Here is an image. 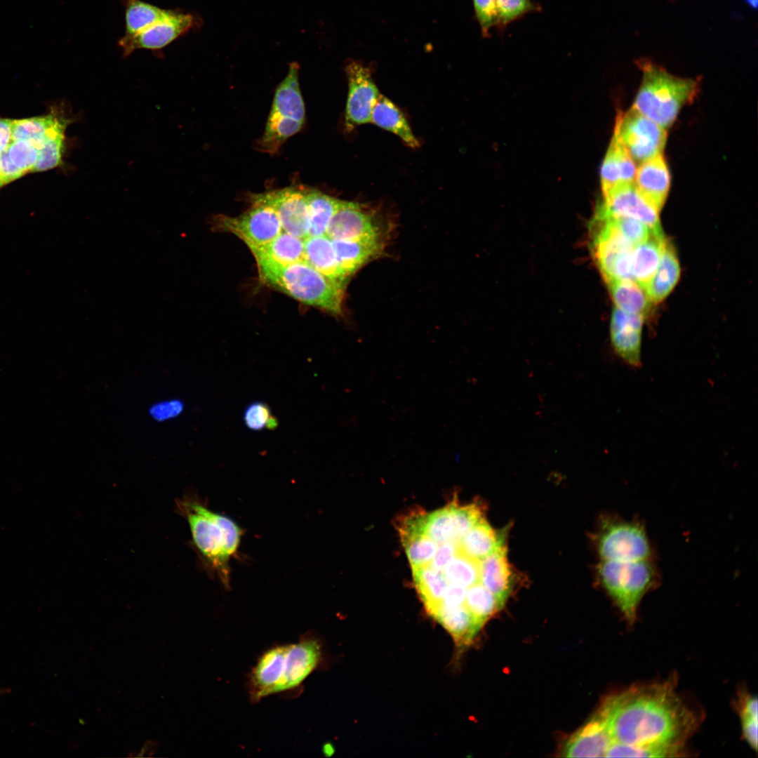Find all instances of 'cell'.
<instances>
[{
	"instance_id": "cell-31",
	"label": "cell",
	"mask_w": 758,
	"mask_h": 758,
	"mask_svg": "<svg viewBox=\"0 0 758 758\" xmlns=\"http://www.w3.org/2000/svg\"><path fill=\"white\" fill-rule=\"evenodd\" d=\"M616 308L634 314H645L651 301L645 290L632 279L616 280L607 283Z\"/></svg>"
},
{
	"instance_id": "cell-38",
	"label": "cell",
	"mask_w": 758,
	"mask_h": 758,
	"mask_svg": "<svg viewBox=\"0 0 758 758\" xmlns=\"http://www.w3.org/2000/svg\"><path fill=\"white\" fill-rule=\"evenodd\" d=\"M472 4L482 37H490L491 29L498 23L496 0H472Z\"/></svg>"
},
{
	"instance_id": "cell-5",
	"label": "cell",
	"mask_w": 758,
	"mask_h": 758,
	"mask_svg": "<svg viewBox=\"0 0 758 758\" xmlns=\"http://www.w3.org/2000/svg\"><path fill=\"white\" fill-rule=\"evenodd\" d=\"M598 574L624 617L634 623L643 597L657 583V571L651 559L601 560Z\"/></svg>"
},
{
	"instance_id": "cell-35",
	"label": "cell",
	"mask_w": 758,
	"mask_h": 758,
	"mask_svg": "<svg viewBox=\"0 0 758 758\" xmlns=\"http://www.w3.org/2000/svg\"><path fill=\"white\" fill-rule=\"evenodd\" d=\"M465 606L481 627L489 618L503 607L496 596L481 583L468 589Z\"/></svg>"
},
{
	"instance_id": "cell-9",
	"label": "cell",
	"mask_w": 758,
	"mask_h": 758,
	"mask_svg": "<svg viewBox=\"0 0 758 758\" xmlns=\"http://www.w3.org/2000/svg\"><path fill=\"white\" fill-rule=\"evenodd\" d=\"M613 136L622 143L633 160L642 162L662 153L667 132L632 107L618 114Z\"/></svg>"
},
{
	"instance_id": "cell-41",
	"label": "cell",
	"mask_w": 758,
	"mask_h": 758,
	"mask_svg": "<svg viewBox=\"0 0 758 758\" xmlns=\"http://www.w3.org/2000/svg\"><path fill=\"white\" fill-rule=\"evenodd\" d=\"M743 735L748 744L755 750L757 749V719L740 717Z\"/></svg>"
},
{
	"instance_id": "cell-8",
	"label": "cell",
	"mask_w": 758,
	"mask_h": 758,
	"mask_svg": "<svg viewBox=\"0 0 758 758\" xmlns=\"http://www.w3.org/2000/svg\"><path fill=\"white\" fill-rule=\"evenodd\" d=\"M201 18L196 13L166 9L164 14L131 36L119 41L124 56L138 49L159 51L182 35L202 25Z\"/></svg>"
},
{
	"instance_id": "cell-12",
	"label": "cell",
	"mask_w": 758,
	"mask_h": 758,
	"mask_svg": "<svg viewBox=\"0 0 758 758\" xmlns=\"http://www.w3.org/2000/svg\"><path fill=\"white\" fill-rule=\"evenodd\" d=\"M345 69L348 81L345 125L350 131L371 121L373 108L380 93L369 67L352 60L347 62Z\"/></svg>"
},
{
	"instance_id": "cell-27",
	"label": "cell",
	"mask_w": 758,
	"mask_h": 758,
	"mask_svg": "<svg viewBox=\"0 0 758 758\" xmlns=\"http://www.w3.org/2000/svg\"><path fill=\"white\" fill-rule=\"evenodd\" d=\"M305 261L323 274L338 281L347 284L349 277L340 267L331 240L326 237H307L304 239Z\"/></svg>"
},
{
	"instance_id": "cell-24",
	"label": "cell",
	"mask_w": 758,
	"mask_h": 758,
	"mask_svg": "<svg viewBox=\"0 0 758 758\" xmlns=\"http://www.w3.org/2000/svg\"><path fill=\"white\" fill-rule=\"evenodd\" d=\"M480 583L491 592L502 606H504L513 583L505 546L481 560Z\"/></svg>"
},
{
	"instance_id": "cell-10",
	"label": "cell",
	"mask_w": 758,
	"mask_h": 758,
	"mask_svg": "<svg viewBox=\"0 0 758 758\" xmlns=\"http://www.w3.org/2000/svg\"><path fill=\"white\" fill-rule=\"evenodd\" d=\"M251 202L252 206L239 215H219L214 218L215 229L233 234L248 248L270 242L283 231L272 208L258 201Z\"/></svg>"
},
{
	"instance_id": "cell-32",
	"label": "cell",
	"mask_w": 758,
	"mask_h": 758,
	"mask_svg": "<svg viewBox=\"0 0 758 758\" xmlns=\"http://www.w3.org/2000/svg\"><path fill=\"white\" fill-rule=\"evenodd\" d=\"M306 201L309 217L307 237L325 235L340 199L317 190L306 189Z\"/></svg>"
},
{
	"instance_id": "cell-42",
	"label": "cell",
	"mask_w": 758,
	"mask_h": 758,
	"mask_svg": "<svg viewBox=\"0 0 758 758\" xmlns=\"http://www.w3.org/2000/svg\"><path fill=\"white\" fill-rule=\"evenodd\" d=\"M738 707L740 717L758 718L757 700L756 697L748 694L743 696L740 699Z\"/></svg>"
},
{
	"instance_id": "cell-29",
	"label": "cell",
	"mask_w": 758,
	"mask_h": 758,
	"mask_svg": "<svg viewBox=\"0 0 758 758\" xmlns=\"http://www.w3.org/2000/svg\"><path fill=\"white\" fill-rule=\"evenodd\" d=\"M371 122L397 135L410 147L420 145L402 112L381 94L373 108Z\"/></svg>"
},
{
	"instance_id": "cell-1",
	"label": "cell",
	"mask_w": 758,
	"mask_h": 758,
	"mask_svg": "<svg viewBox=\"0 0 758 758\" xmlns=\"http://www.w3.org/2000/svg\"><path fill=\"white\" fill-rule=\"evenodd\" d=\"M601 705L613 739L606 757L679 756L698 724L670 682L630 687Z\"/></svg>"
},
{
	"instance_id": "cell-18",
	"label": "cell",
	"mask_w": 758,
	"mask_h": 758,
	"mask_svg": "<svg viewBox=\"0 0 758 758\" xmlns=\"http://www.w3.org/2000/svg\"><path fill=\"white\" fill-rule=\"evenodd\" d=\"M634 184L640 194L659 211L670 185V172L662 153L641 162L636 170Z\"/></svg>"
},
{
	"instance_id": "cell-39",
	"label": "cell",
	"mask_w": 758,
	"mask_h": 758,
	"mask_svg": "<svg viewBox=\"0 0 758 758\" xmlns=\"http://www.w3.org/2000/svg\"><path fill=\"white\" fill-rule=\"evenodd\" d=\"M272 415L270 406L267 403L257 401L246 406L243 418L246 426L249 430L260 431L267 428Z\"/></svg>"
},
{
	"instance_id": "cell-43",
	"label": "cell",
	"mask_w": 758,
	"mask_h": 758,
	"mask_svg": "<svg viewBox=\"0 0 758 758\" xmlns=\"http://www.w3.org/2000/svg\"><path fill=\"white\" fill-rule=\"evenodd\" d=\"M13 119L0 118V153L8 145L12 135Z\"/></svg>"
},
{
	"instance_id": "cell-44",
	"label": "cell",
	"mask_w": 758,
	"mask_h": 758,
	"mask_svg": "<svg viewBox=\"0 0 758 758\" xmlns=\"http://www.w3.org/2000/svg\"><path fill=\"white\" fill-rule=\"evenodd\" d=\"M748 6L751 8L756 9L757 7V0H745Z\"/></svg>"
},
{
	"instance_id": "cell-37",
	"label": "cell",
	"mask_w": 758,
	"mask_h": 758,
	"mask_svg": "<svg viewBox=\"0 0 758 758\" xmlns=\"http://www.w3.org/2000/svg\"><path fill=\"white\" fill-rule=\"evenodd\" d=\"M602 215L609 218L618 230L634 246L646 240L655 232L643 222L632 218Z\"/></svg>"
},
{
	"instance_id": "cell-26",
	"label": "cell",
	"mask_w": 758,
	"mask_h": 758,
	"mask_svg": "<svg viewBox=\"0 0 758 758\" xmlns=\"http://www.w3.org/2000/svg\"><path fill=\"white\" fill-rule=\"evenodd\" d=\"M249 249L256 262L288 265L305 261L304 239L284 231L270 242Z\"/></svg>"
},
{
	"instance_id": "cell-25",
	"label": "cell",
	"mask_w": 758,
	"mask_h": 758,
	"mask_svg": "<svg viewBox=\"0 0 758 758\" xmlns=\"http://www.w3.org/2000/svg\"><path fill=\"white\" fill-rule=\"evenodd\" d=\"M38 150L28 140L12 138L6 149L0 153V177L4 185L23 175L33 172Z\"/></svg>"
},
{
	"instance_id": "cell-40",
	"label": "cell",
	"mask_w": 758,
	"mask_h": 758,
	"mask_svg": "<svg viewBox=\"0 0 758 758\" xmlns=\"http://www.w3.org/2000/svg\"><path fill=\"white\" fill-rule=\"evenodd\" d=\"M185 405L179 399H171L151 405L149 415L157 422H164L179 416L184 411Z\"/></svg>"
},
{
	"instance_id": "cell-46",
	"label": "cell",
	"mask_w": 758,
	"mask_h": 758,
	"mask_svg": "<svg viewBox=\"0 0 758 758\" xmlns=\"http://www.w3.org/2000/svg\"><path fill=\"white\" fill-rule=\"evenodd\" d=\"M3 692H4V691H0V695H1V693H2Z\"/></svg>"
},
{
	"instance_id": "cell-23",
	"label": "cell",
	"mask_w": 758,
	"mask_h": 758,
	"mask_svg": "<svg viewBox=\"0 0 758 758\" xmlns=\"http://www.w3.org/2000/svg\"><path fill=\"white\" fill-rule=\"evenodd\" d=\"M666 242L663 232H653L646 240L634 246L632 276L645 291L658 267Z\"/></svg>"
},
{
	"instance_id": "cell-3",
	"label": "cell",
	"mask_w": 758,
	"mask_h": 758,
	"mask_svg": "<svg viewBox=\"0 0 758 758\" xmlns=\"http://www.w3.org/2000/svg\"><path fill=\"white\" fill-rule=\"evenodd\" d=\"M256 263L260 280L265 286L333 315H342L346 284L323 274L305 261Z\"/></svg>"
},
{
	"instance_id": "cell-15",
	"label": "cell",
	"mask_w": 758,
	"mask_h": 758,
	"mask_svg": "<svg viewBox=\"0 0 758 758\" xmlns=\"http://www.w3.org/2000/svg\"><path fill=\"white\" fill-rule=\"evenodd\" d=\"M612 742L607 715L600 706L593 717L566 740L561 755L565 757H605Z\"/></svg>"
},
{
	"instance_id": "cell-16",
	"label": "cell",
	"mask_w": 758,
	"mask_h": 758,
	"mask_svg": "<svg viewBox=\"0 0 758 758\" xmlns=\"http://www.w3.org/2000/svg\"><path fill=\"white\" fill-rule=\"evenodd\" d=\"M644 317L618 308L612 314L610 333L613 350L625 364L633 368L641 366V329Z\"/></svg>"
},
{
	"instance_id": "cell-20",
	"label": "cell",
	"mask_w": 758,
	"mask_h": 758,
	"mask_svg": "<svg viewBox=\"0 0 758 758\" xmlns=\"http://www.w3.org/2000/svg\"><path fill=\"white\" fill-rule=\"evenodd\" d=\"M286 645L272 647L265 651L253 669L250 691L254 701L278 693L284 668Z\"/></svg>"
},
{
	"instance_id": "cell-14",
	"label": "cell",
	"mask_w": 758,
	"mask_h": 758,
	"mask_svg": "<svg viewBox=\"0 0 758 758\" xmlns=\"http://www.w3.org/2000/svg\"><path fill=\"white\" fill-rule=\"evenodd\" d=\"M597 211L608 216L632 218L655 232H662L659 211L640 194L634 182L620 185L604 194Z\"/></svg>"
},
{
	"instance_id": "cell-13",
	"label": "cell",
	"mask_w": 758,
	"mask_h": 758,
	"mask_svg": "<svg viewBox=\"0 0 758 758\" xmlns=\"http://www.w3.org/2000/svg\"><path fill=\"white\" fill-rule=\"evenodd\" d=\"M251 200L266 204L272 208L279 219L283 231L302 239L307 237L309 217L306 189L288 187L254 194Z\"/></svg>"
},
{
	"instance_id": "cell-28",
	"label": "cell",
	"mask_w": 758,
	"mask_h": 758,
	"mask_svg": "<svg viewBox=\"0 0 758 758\" xmlns=\"http://www.w3.org/2000/svg\"><path fill=\"white\" fill-rule=\"evenodd\" d=\"M505 533L495 531L483 517L461 539L464 552L469 557L481 560L505 547Z\"/></svg>"
},
{
	"instance_id": "cell-11",
	"label": "cell",
	"mask_w": 758,
	"mask_h": 758,
	"mask_svg": "<svg viewBox=\"0 0 758 758\" xmlns=\"http://www.w3.org/2000/svg\"><path fill=\"white\" fill-rule=\"evenodd\" d=\"M325 236L330 239L387 240V228L378 214L364 205L340 200Z\"/></svg>"
},
{
	"instance_id": "cell-17",
	"label": "cell",
	"mask_w": 758,
	"mask_h": 758,
	"mask_svg": "<svg viewBox=\"0 0 758 758\" xmlns=\"http://www.w3.org/2000/svg\"><path fill=\"white\" fill-rule=\"evenodd\" d=\"M321 654L320 644L312 637L286 645L284 674L278 692L300 685L317 667Z\"/></svg>"
},
{
	"instance_id": "cell-36",
	"label": "cell",
	"mask_w": 758,
	"mask_h": 758,
	"mask_svg": "<svg viewBox=\"0 0 758 758\" xmlns=\"http://www.w3.org/2000/svg\"><path fill=\"white\" fill-rule=\"evenodd\" d=\"M498 13L497 28L503 32L512 22L526 15L538 12L540 6L532 0H496Z\"/></svg>"
},
{
	"instance_id": "cell-33",
	"label": "cell",
	"mask_w": 758,
	"mask_h": 758,
	"mask_svg": "<svg viewBox=\"0 0 758 758\" xmlns=\"http://www.w3.org/2000/svg\"><path fill=\"white\" fill-rule=\"evenodd\" d=\"M434 618L453 637L458 646L470 644L481 628L465 606L443 611Z\"/></svg>"
},
{
	"instance_id": "cell-6",
	"label": "cell",
	"mask_w": 758,
	"mask_h": 758,
	"mask_svg": "<svg viewBox=\"0 0 758 758\" xmlns=\"http://www.w3.org/2000/svg\"><path fill=\"white\" fill-rule=\"evenodd\" d=\"M592 248L594 258L606 283L632 279L634 246L618 230L607 216L596 213Z\"/></svg>"
},
{
	"instance_id": "cell-34",
	"label": "cell",
	"mask_w": 758,
	"mask_h": 758,
	"mask_svg": "<svg viewBox=\"0 0 758 758\" xmlns=\"http://www.w3.org/2000/svg\"><path fill=\"white\" fill-rule=\"evenodd\" d=\"M69 124L61 125L47 136L38 150L33 172L47 171L62 164L66 142L65 131Z\"/></svg>"
},
{
	"instance_id": "cell-7",
	"label": "cell",
	"mask_w": 758,
	"mask_h": 758,
	"mask_svg": "<svg viewBox=\"0 0 758 758\" xmlns=\"http://www.w3.org/2000/svg\"><path fill=\"white\" fill-rule=\"evenodd\" d=\"M601 560L651 559L652 548L644 526L639 521L607 519L597 538Z\"/></svg>"
},
{
	"instance_id": "cell-22",
	"label": "cell",
	"mask_w": 758,
	"mask_h": 758,
	"mask_svg": "<svg viewBox=\"0 0 758 758\" xmlns=\"http://www.w3.org/2000/svg\"><path fill=\"white\" fill-rule=\"evenodd\" d=\"M635 173L634 160L622 143L613 136L601 168L603 195L620 185L634 182Z\"/></svg>"
},
{
	"instance_id": "cell-2",
	"label": "cell",
	"mask_w": 758,
	"mask_h": 758,
	"mask_svg": "<svg viewBox=\"0 0 758 758\" xmlns=\"http://www.w3.org/2000/svg\"><path fill=\"white\" fill-rule=\"evenodd\" d=\"M178 507L186 518L192 541L208 566L230 587V561L237 556L243 529L231 518L214 512L199 501L185 498Z\"/></svg>"
},
{
	"instance_id": "cell-45",
	"label": "cell",
	"mask_w": 758,
	"mask_h": 758,
	"mask_svg": "<svg viewBox=\"0 0 758 758\" xmlns=\"http://www.w3.org/2000/svg\"><path fill=\"white\" fill-rule=\"evenodd\" d=\"M2 186H4V185H3V183H2V181H1V177H0V188H1V187Z\"/></svg>"
},
{
	"instance_id": "cell-21",
	"label": "cell",
	"mask_w": 758,
	"mask_h": 758,
	"mask_svg": "<svg viewBox=\"0 0 758 758\" xmlns=\"http://www.w3.org/2000/svg\"><path fill=\"white\" fill-rule=\"evenodd\" d=\"M385 243V241L378 239L331 240L337 260L348 277L380 257L384 251Z\"/></svg>"
},
{
	"instance_id": "cell-4",
	"label": "cell",
	"mask_w": 758,
	"mask_h": 758,
	"mask_svg": "<svg viewBox=\"0 0 758 758\" xmlns=\"http://www.w3.org/2000/svg\"><path fill=\"white\" fill-rule=\"evenodd\" d=\"M638 62L643 77L632 107L665 128L674 122L681 107L693 100L699 82L675 77L646 60Z\"/></svg>"
},
{
	"instance_id": "cell-30",
	"label": "cell",
	"mask_w": 758,
	"mask_h": 758,
	"mask_svg": "<svg viewBox=\"0 0 758 758\" xmlns=\"http://www.w3.org/2000/svg\"><path fill=\"white\" fill-rule=\"evenodd\" d=\"M679 274L676 253L667 241L658 267L646 288L651 302L658 303L666 298L677 283Z\"/></svg>"
},
{
	"instance_id": "cell-19",
	"label": "cell",
	"mask_w": 758,
	"mask_h": 758,
	"mask_svg": "<svg viewBox=\"0 0 758 758\" xmlns=\"http://www.w3.org/2000/svg\"><path fill=\"white\" fill-rule=\"evenodd\" d=\"M299 64H289L286 77L276 89L267 123L293 119L304 124L305 110L299 85Z\"/></svg>"
}]
</instances>
